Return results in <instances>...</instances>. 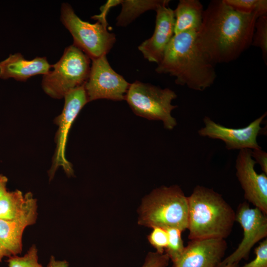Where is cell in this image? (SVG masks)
Listing matches in <instances>:
<instances>
[{"label": "cell", "instance_id": "cell-30", "mask_svg": "<svg viewBox=\"0 0 267 267\" xmlns=\"http://www.w3.org/2000/svg\"><path fill=\"white\" fill-rule=\"evenodd\" d=\"M7 181V178L0 174V198L7 191L6 189Z\"/></svg>", "mask_w": 267, "mask_h": 267}, {"label": "cell", "instance_id": "cell-12", "mask_svg": "<svg viewBox=\"0 0 267 267\" xmlns=\"http://www.w3.org/2000/svg\"><path fill=\"white\" fill-rule=\"evenodd\" d=\"M252 150H240L236 160V175L245 199L267 215V175L258 174L251 156Z\"/></svg>", "mask_w": 267, "mask_h": 267}, {"label": "cell", "instance_id": "cell-17", "mask_svg": "<svg viewBox=\"0 0 267 267\" xmlns=\"http://www.w3.org/2000/svg\"><path fill=\"white\" fill-rule=\"evenodd\" d=\"M175 14L174 35L195 31L200 28L204 9L198 0H180L174 10Z\"/></svg>", "mask_w": 267, "mask_h": 267}, {"label": "cell", "instance_id": "cell-16", "mask_svg": "<svg viewBox=\"0 0 267 267\" xmlns=\"http://www.w3.org/2000/svg\"><path fill=\"white\" fill-rule=\"evenodd\" d=\"M51 65L46 57H36L28 60L20 53L11 54L0 62V78H13L16 81L25 82L33 76L46 75Z\"/></svg>", "mask_w": 267, "mask_h": 267}, {"label": "cell", "instance_id": "cell-6", "mask_svg": "<svg viewBox=\"0 0 267 267\" xmlns=\"http://www.w3.org/2000/svg\"><path fill=\"white\" fill-rule=\"evenodd\" d=\"M177 97L173 90L136 81L130 84L125 97L136 115L150 120L161 121L165 129L172 130L177 125L172 112L178 107L172 101Z\"/></svg>", "mask_w": 267, "mask_h": 267}, {"label": "cell", "instance_id": "cell-18", "mask_svg": "<svg viewBox=\"0 0 267 267\" xmlns=\"http://www.w3.org/2000/svg\"><path fill=\"white\" fill-rule=\"evenodd\" d=\"M169 0H121L122 9L116 18V26L125 27L140 15L161 6H168Z\"/></svg>", "mask_w": 267, "mask_h": 267}, {"label": "cell", "instance_id": "cell-24", "mask_svg": "<svg viewBox=\"0 0 267 267\" xmlns=\"http://www.w3.org/2000/svg\"><path fill=\"white\" fill-rule=\"evenodd\" d=\"M148 235L149 243L156 249V252L164 254L168 243V235L166 228L155 226Z\"/></svg>", "mask_w": 267, "mask_h": 267}, {"label": "cell", "instance_id": "cell-14", "mask_svg": "<svg viewBox=\"0 0 267 267\" xmlns=\"http://www.w3.org/2000/svg\"><path fill=\"white\" fill-rule=\"evenodd\" d=\"M155 27L152 36L138 47L144 58L148 61L159 64L166 49L174 35L175 14L174 10L163 5L156 10Z\"/></svg>", "mask_w": 267, "mask_h": 267}, {"label": "cell", "instance_id": "cell-21", "mask_svg": "<svg viewBox=\"0 0 267 267\" xmlns=\"http://www.w3.org/2000/svg\"><path fill=\"white\" fill-rule=\"evenodd\" d=\"M251 45L259 48L262 51L265 63H267V15L257 18L252 38Z\"/></svg>", "mask_w": 267, "mask_h": 267}, {"label": "cell", "instance_id": "cell-28", "mask_svg": "<svg viewBox=\"0 0 267 267\" xmlns=\"http://www.w3.org/2000/svg\"><path fill=\"white\" fill-rule=\"evenodd\" d=\"M251 156L256 163L260 165L263 173L267 175V153L262 148L254 149L252 150Z\"/></svg>", "mask_w": 267, "mask_h": 267}, {"label": "cell", "instance_id": "cell-31", "mask_svg": "<svg viewBox=\"0 0 267 267\" xmlns=\"http://www.w3.org/2000/svg\"><path fill=\"white\" fill-rule=\"evenodd\" d=\"M5 256H9L6 251L0 245V262Z\"/></svg>", "mask_w": 267, "mask_h": 267}, {"label": "cell", "instance_id": "cell-3", "mask_svg": "<svg viewBox=\"0 0 267 267\" xmlns=\"http://www.w3.org/2000/svg\"><path fill=\"white\" fill-rule=\"evenodd\" d=\"M187 198L189 240L225 239L230 235L235 212L221 194L198 185Z\"/></svg>", "mask_w": 267, "mask_h": 267}, {"label": "cell", "instance_id": "cell-10", "mask_svg": "<svg viewBox=\"0 0 267 267\" xmlns=\"http://www.w3.org/2000/svg\"><path fill=\"white\" fill-rule=\"evenodd\" d=\"M267 215L259 209L251 208L246 201L240 203L235 212V221L243 230V237L237 248L223 259L218 267L237 264L248 258L253 247L267 236Z\"/></svg>", "mask_w": 267, "mask_h": 267}, {"label": "cell", "instance_id": "cell-29", "mask_svg": "<svg viewBox=\"0 0 267 267\" xmlns=\"http://www.w3.org/2000/svg\"><path fill=\"white\" fill-rule=\"evenodd\" d=\"M47 267H68V263L66 261H57L51 256Z\"/></svg>", "mask_w": 267, "mask_h": 267}, {"label": "cell", "instance_id": "cell-23", "mask_svg": "<svg viewBox=\"0 0 267 267\" xmlns=\"http://www.w3.org/2000/svg\"><path fill=\"white\" fill-rule=\"evenodd\" d=\"M9 267H43L38 262V251L33 245L22 257L10 256L7 260Z\"/></svg>", "mask_w": 267, "mask_h": 267}, {"label": "cell", "instance_id": "cell-11", "mask_svg": "<svg viewBox=\"0 0 267 267\" xmlns=\"http://www.w3.org/2000/svg\"><path fill=\"white\" fill-rule=\"evenodd\" d=\"M266 116V112L247 126L239 129L224 127L205 116L203 119L205 126L198 133L201 136L223 141L228 150L261 149L257 142V137L265 133V128L261 125Z\"/></svg>", "mask_w": 267, "mask_h": 267}, {"label": "cell", "instance_id": "cell-19", "mask_svg": "<svg viewBox=\"0 0 267 267\" xmlns=\"http://www.w3.org/2000/svg\"><path fill=\"white\" fill-rule=\"evenodd\" d=\"M26 204V195L21 191H7L0 198V219L13 220L19 216Z\"/></svg>", "mask_w": 267, "mask_h": 267}, {"label": "cell", "instance_id": "cell-8", "mask_svg": "<svg viewBox=\"0 0 267 267\" xmlns=\"http://www.w3.org/2000/svg\"><path fill=\"white\" fill-rule=\"evenodd\" d=\"M63 98L64 104L63 110L54 120V123L57 126L58 129L55 137L56 149L48 172L50 179L53 178L59 167H62L69 177L74 174L72 165L67 160L65 155L67 137L75 119L88 102L84 85L71 91Z\"/></svg>", "mask_w": 267, "mask_h": 267}, {"label": "cell", "instance_id": "cell-2", "mask_svg": "<svg viewBox=\"0 0 267 267\" xmlns=\"http://www.w3.org/2000/svg\"><path fill=\"white\" fill-rule=\"evenodd\" d=\"M196 34L190 31L174 35L155 71L174 77L177 85L201 91L214 84L217 74L215 65L197 46Z\"/></svg>", "mask_w": 267, "mask_h": 267}, {"label": "cell", "instance_id": "cell-13", "mask_svg": "<svg viewBox=\"0 0 267 267\" xmlns=\"http://www.w3.org/2000/svg\"><path fill=\"white\" fill-rule=\"evenodd\" d=\"M227 248L224 239L190 240L172 267H218Z\"/></svg>", "mask_w": 267, "mask_h": 267}, {"label": "cell", "instance_id": "cell-7", "mask_svg": "<svg viewBox=\"0 0 267 267\" xmlns=\"http://www.w3.org/2000/svg\"><path fill=\"white\" fill-rule=\"evenodd\" d=\"M60 20L71 34L73 44L91 60L106 55L116 42L115 34L108 31L107 25L82 20L68 3L61 4Z\"/></svg>", "mask_w": 267, "mask_h": 267}, {"label": "cell", "instance_id": "cell-26", "mask_svg": "<svg viewBox=\"0 0 267 267\" xmlns=\"http://www.w3.org/2000/svg\"><path fill=\"white\" fill-rule=\"evenodd\" d=\"M169 261L170 259L166 253L149 252L141 267H167Z\"/></svg>", "mask_w": 267, "mask_h": 267}, {"label": "cell", "instance_id": "cell-15", "mask_svg": "<svg viewBox=\"0 0 267 267\" xmlns=\"http://www.w3.org/2000/svg\"><path fill=\"white\" fill-rule=\"evenodd\" d=\"M25 195L26 204L19 216L11 220L0 219V245L9 257L21 252L24 230L28 226L35 223L37 217L36 200L30 192Z\"/></svg>", "mask_w": 267, "mask_h": 267}, {"label": "cell", "instance_id": "cell-5", "mask_svg": "<svg viewBox=\"0 0 267 267\" xmlns=\"http://www.w3.org/2000/svg\"><path fill=\"white\" fill-rule=\"evenodd\" d=\"M90 58L73 44L67 46L59 60L43 76L42 87L50 97L61 99L83 86L90 71Z\"/></svg>", "mask_w": 267, "mask_h": 267}, {"label": "cell", "instance_id": "cell-22", "mask_svg": "<svg viewBox=\"0 0 267 267\" xmlns=\"http://www.w3.org/2000/svg\"><path fill=\"white\" fill-rule=\"evenodd\" d=\"M166 229L168 235V243L165 253L174 262L181 256L185 248L181 238L182 231L176 228Z\"/></svg>", "mask_w": 267, "mask_h": 267}, {"label": "cell", "instance_id": "cell-27", "mask_svg": "<svg viewBox=\"0 0 267 267\" xmlns=\"http://www.w3.org/2000/svg\"><path fill=\"white\" fill-rule=\"evenodd\" d=\"M121 0H108L100 8V13L98 15H94L91 17L92 19L108 25L106 20V16L111 7L120 4Z\"/></svg>", "mask_w": 267, "mask_h": 267}, {"label": "cell", "instance_id": "cell-32", "mask_svg": "<svg viewBox=\"0 0 267 267\" xmlns=\"http://www.w3.org/2000/svg\"><path fill=\"white\" fill-rule=\"evenodd\" d=\"M222 267H239L237 264H227Z\"/></svg>", "mask_w": 267, "mask_h": 267}, {"label": "cell", "instance_id": "cell-25", "mask_svg": "<svg viewBox=\"0 0 267 267\" xmlns=\"http://www.w3.org/2000/svg\"><path fill=\"white\" fill-rule=\"evenodd\" d=\"M255 258L242 267H267V239L261 242L254 250Z\"/></svg>", "mask_w": 267, "mask_h": 267}, {"label": "cell", "instance_id": "cell-9", "mask_svg": "<svg viewBox=\"0 0 267 267\" xmlns=\"http://www.w3.org/2000/svg\"><path fill=\"white\" fill-rule=\"evenodd\" d=\"M91 60L89 75L84 84L88 102L99 99L125 100L131 84L112 69L106 55Z\"/></svg>", "mask_w": 267, "mask_h": 267}, {"label": "cell", "instance_id": "cell-20", "mask_svg": "<svg viewBox=\"0 0 267 267\" xmlns=\"http://www.w3.org/2000/svg\"><path fill=\"white\" fill-rule=\"evenodd\" d=\"M234 10L244 14L256 13L258 17L267 15V0H222Z\"/></svg>", "mask_w": 267, "mask_h": 267}, {"label": "cell", "instance_id": "cell-4", "mask_svg": "<svg viewBox=\"0 0 267 267\" xmlns=\"http://www.w3.org/2000/svg\"><path fill=\"white\" fill-rule=\"evenodd\" d=\"M138 212L140 225L187 229L188 198L177 185L153 190L143 198Z\"/></svg>", "mask_w": 267, "mask_h": 267}, {"label": "cell", "instance_id": "cell-1", "mask_svg": "<svg viewBox=\"0 0 267 267\" xmlns=\"http://www.w3.org/2000/svg\"><path fill=\"white\" fill-rule=\"evenodd\" d=\"M258 17L238 12L222 0H212L196 34L197 45L214 65L234 61L251 45Z\"/></svg>", "mask_w": 267, "mask_h": 267}]
</instances>
